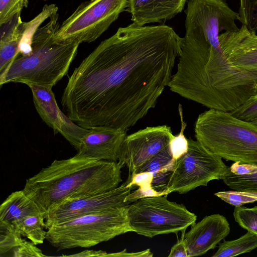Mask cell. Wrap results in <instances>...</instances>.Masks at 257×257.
Here are the masks:
<instances>
[{"label":"cell","mask_w":257,"mask_h":257,"mask_svg":"<svg viewBox=\"0 0 257 257\" xmlns=\"http://www.w3.org/2000/svg\"><path fill=\"white\" fill-rule=\"evenodd\" d=\"M180 38L164 25L119 28L69 77L61 97L67 116L85 129L126 132L155 107L168 86Z\"/></svg>","instance_id":"obj_1"},{"label":"cell","mask_w":257,"mask_h":257,"mask_svg":"<svg viewBox=\"0 0 257 257\" xmlns=\"http://www.w3.org/2000/svg\"><path fill=\"white\" fill-rule=\"evenodd\" d=\"M122 168L118 162L75 155L66 159L55 160L27 179L23 190L45 214L65 200L117 187L122 181Z\"/></svg>","instance_id":"obj_2"},{"label":"cell","mask_w":257,"mask_h":257,"mask_svg":"<svg viewBox=\"0 0 257 257\" xmlns=\"http://www.w3.org/2000/svg\"><path fill=\"white\" fill-rule=\"evenodd\" d=\"M59 27L56 12L34 33L31 52L17 57L0 75L1 86L14 82L53 87L67 74L80 43L57 38Z\"/></svg>","instance_id":"obj_3"},{"label":"cell","mask_w":257,"mask_h":257,"mask_svg":"<svg viewBox=\"0 0 257 257\" xmlns=\"http://www.w3.org/2000/svg\"><path fill=\"white\" fill-rule=\"evenodd\" d=\"M196 140L226 161L257 165V125L229 111L209 109L198 116Z\"/></svg>","instance_id":"obj_4"},{"label":"cell","mask_w":257,"mask_h":257,"mask_svg":"<svg viewBox=\"0 0 257 257\" xmlns=\"http://www.w3.org/2000/svg\"><path fill=\"white\" fill-rule=\"evenodd\" d=\"M128 206L52 225L47 229L46 239L58 250L88 248L133 232L127 218Z\"/></svg>","instance_id":"obj_5"},{"label":"cell","mask_w":257,"mask_h":257,"mask_svg":"<svg viewBox=\"0 0 257 257\" xmlns=\"http://www.w3.org/2000/svg\"><path fill=\"white\" fill-rule=\"evenodd\" d=\"M166 196L145 197L128 205L127 218L133 232L152 238L184 232L196 222V214Z\"/></svg>","instance_id":"obj_6"},{"label":"cell","mask_w":257,"mask_h":257,"mask_svg":"<svg viewBox=\"0 0 257 257\" xmlns=\"http://www.w3.org/2000/svg\"><path fill=\"white\" fill-rule=\"evenodd\" d=\"M129 0H89L81 3L56 33L62 40L90 43L98 39L128 7Z\"/></svg>","instance_id":"obj_7"},{"label":"cell","mask_w":257,"mask_h":257,"mask_svg":"<svg viewBox=\"0 0 257 257\" xmlns=\"http://www.w3.org/2000/svg\"><path fill=\"white\" fill-rule=\"evenodd\" d=\"M187 152L175 161L167 187V195L185 194L212 180H220L227 166L197 140L188 139Z\"/></svg>","instance_id":"obj_8"},{"label":"cell","mask_w":257,"mask_h":257,"mask_svg":"<svg viewBox=\"0 0 257 257\" xmlns=\"http://www.w3.org/2000/svg\"><path fill=\"white\" fill-rule=\"evenodd\" d=\"M126 182L102 193L66 200L51 207L44 214L45 228L81 216L115 210L129 205L125 202L132 187Z\"/></svg>","instance_id":"obj_9"},{"label":"cell","mask_w":257,"mask_h":257,"mask_svg":"<svg viewBox=\"0 0 257 257\" xmlns=\"http://www.w3.org/2000/svg\"><path fill=\"white\" fill-rule=\"evenodd\" d=\"M167 125L147 127L126 135L121 144L118 163L128 169V176L167 147L174 137Z\"/></svg>","instance_id":"obj_10"},{"label":"cell","mask_w":257,"mask_h":257,"mask_svg":"<svg viewBox=\"0 0 257 257\" xmlns=\"http://www.w3.org/2000/svg\"><path fill=\"white\" fill-rule=\"evenodd\" d=\"M221 47L231 64L257 93V35L245 26L219 36Z\"/></svg>","instance_id":"obj_11"},{"label":"cell","mask_w":257,"mask_h":257,"mask_svg":"<svg viewBox=\"0 0 257 257\" xmlns=\"http://www.w3.org/2000/svg\"><path fill=\"white\" fill-rule=\"evenodd\" d=\"M30 88L35 108L42 120L54 134L60 133L76 150L81 139L89 130L84 128L72 121L60 109L52 86L34 84Z\"/></svg>","instance_id":"obj_12"},{"label":"cell","mask_w":257,"mask_h":257,"mask_svg":"<svg viewBox=\"0 0 257 257\" xmlns=\"http://www.w3.org/2000/svg\"><path fill=\"white\" fill-rule=\"evenodd\" d=\"M230 232L227 219L219 214L204 217L191 225L182 237L188 257L200 256L214 249Z\"/></svg>","instance_id":"obj_13"},{"label":"cell","mask_w":257,"mask_h":257,"mask_svg":"<svg viewBox=\"0 0 257 257\" xmlns=\"http://www.w3.org/2000/svg\"><path fill=\"white\" fill-rule=\"evenodd\" d=\"M126 133L111 127L90 129L81 139L76 155L98 160L117 162Z\"/></svg>","instance_id":"obj_14"},{"label":"cell","mask_w":257,"mask_h":257,"mask_svg":"<svg viewBox=\"0 0 257 257\" xmlns=\"http://www.w3.org/2000/svg\"><path fill=\"white\" fill-rule=\"evenodd\" d=\"M186 0H129L128 11L136 27L170 20L184 8Z\"/></svg>","instance_id":"obj_15"},{"label":"cell","mask_w":257,"mask_h":257,"mask_svg":"<svg viewBox=\"0 0 257 257\" xmlns=\"http://www.w3.org/2000/svg\"><path fill=\"white\" fill-rule=\"evenodd\" d=\"M24 22L21 14L1 26L0 75L19 55V46L23 37Z\"/></svg>","instance_id":"obj_16"},{"label":"cell","mask_w":257,"mask_h":257,"mask_svg":"<svg viewBox=\"0 0 257 257\" xmlns=\"http://www.w3.org/2000/svg\"><path fill=\"white\" fill-rule=\"evenodd\" d=\"M41 213L37 204L23 190L16 191L9 195L1 205L0 222L16 229L25 218Z\"/></svg>","instance_id":"obj_17"},{"label":"cell","mask_w":257,"mask_h":257,"mask_svg":"<svg viewBox=\"0 0 257 257\" xmlns=\"http://www.w3.org/2000/svg\"><path fill=\"white\" fill-rule=\"evenodd\" d=\"M257 248V234L247 231L234 240L219 243L218 249L212 257H231L249 252Z\"/></svg>","instance_id":"obj_18"},{"label":"cell","mask_w":257,"mask_h":257,"mask_svg":"<svg viewBox=\"0 0 257 257\" xmlns=\"http://www.w3.org/2000/svg\"><path fill=\"white\" fill-rule=\"evenodd\" d=\"M153 176L154 174L151 172H142L128 176L125 181L126 187L133 188L137 186L139 189L130 193L126 197L125 202L130 204L143 198L164 195L153 188L152 183Z\"/></svg>","instance_id":"obj_19"},{"label":"cell","mask_w":257,"mask_h":257,"mask_svg":"<svg viewBox=\"0 0 257 257\" xmlns=\"http://www.w3.org/2000/svg\"><path fill=\"white\" fill-rule=\"evenodd\" d=\"M44 228H46L44 214L41 213L25 218L16 229L22 236L38 245L42 244L46 239V231Z\"/></svg>","instance_id":"obj_20"},{"label":"cell","mask_w":257,"mask_h":257,"mask_svg":"<svg viewBox=\"0 0 257 257\" xmlns=\"http://www.w3.org/2000/svg\"><path fill=\"white\" fill-rule=\"evenodd\" d=\"M57 11L58 8L55 5H46L36 18L29 22L24 23L23 37L19 46V54L24 55L31 52L32 39L34 33L43 22Z\"/></svg>","instance_id":"obj_21"},{"label":"cell","mask_w":257,"mask_h":257,"mask_svg":"<svg viewBox=\"0 0 257 257\" xmlns=\"http://www.w3.org/2000/svg\"><path fill=\"white\" fill-rule=\"evenodd\" d=\"M221 180L232 190L257 192V172L251 175H237L227 166Z\"/></svg>","instance_id":"obj_22"},{"label":"cell","mask_w":257,"mask_h":257,"mask_svg":"<svg viewBox=\"0 0 257 257\" xmlns=\"http://www.w3.org/2000/svg\"><path fill=\"white\" fill-rule=\"evenodd\" d=\"M13 226L0 222V256H6L24 239Z\"/></svg>","instance_id":"obj_23"},{"label":"cell","mask_w":257,"mask_h":257,"mask_svg":"<svg viewBox=\"0 0 257 257\" xmlns=\"http://www.w3.org/2000/svg\"><path fill=\"white\" fill-rule=\"evenodd\" d=\"M233 215L241 227L257 234V206L251 208L236 206Z\"/></svg>","instance_id":"obj_24"},{"label":"cell","mask_w":257,"mask_h":257,"mask_svg":"<svg viewBox=\"0 0 257 257\" xmlns=\"http://www.w3.org/2000/svg\"><path fill=\"white\" fill-rule=\"evenodd\" d=\"M239 21L250 32L257 31V0H240Z\"/></svg>","instance_id":"obj_25"},{"label":"cell","mask_w":257,"mask_h":257,"mask_svg":"<svg viewBox=\"0 0 257 257\" xmlns=\"http://www.w3.org/2000/svg\"><path fill=\"white\" fill-rule=\"evenodd\" d=\"M214 195L224 202L232 206H241L243 205L257 201V192L229 190L219 191Z\"/></svg>","instance_id":"obj_26"},{"label":"cell","mask_w":257,"mask_h":257,"mask_svg":"<svg viewBox=\"0 0 257 257\" xmlns=\"http://www.w3.org/2000/svg\"><path fill=\"white\" fill-rule=\"evenodd\" d=\"M178 111L181 120V130L179 134L174 136L169 144V147L172 156V159L176 161L184 155L188 149V140L184 135V130L186 123L184 121L182 106L179 104Z\"/></svg>","instance_id":"obj_27"},{"label":"cell","mask_w":257,"mask_h":257,"mask_svg":"<svg viewBox=\"0 0 257 257\" xmlns=\"http://www.w3.org/2000/svg\"><path fill=\"white\" fill-rule=\"evenodd\" d=\"M172 159V156L169 145L145 162L134 174L142 172H151L155 174L160 169L167 165Z\"/></svg>","instance_id":"obj_28"},{"label":"cell","mask_w":257,"mask_h":257,"mask_svg":"<svg viewBox=\"0 0 257 257\" xmlns=\"http://www.w3.org/2000/svg\"><path fill=\"white\" fill-rule=\"evenodd\" d=\"M28 5V0H0V26L21 14Z\"/></svg>","instance_id":"obj_29"},{"label":"cell","mask_w":257,"mask_h":257,"mask_svg":"<svg viewBox=\"0 0 257 257\" xmlns=\"http://www.w3.org/2000/svg\"><path fill=\"white\" fill-rule=\"evenodd\" d=\"M175 161L173 159L166 165L154 174L152 183L153 188L164 195H167V187L170 176L172 173Z\"/></svg>","instance_id":"obj_30"},{"label":"cell","mask_w":257,"mask_h":257,"mask_svg":"<svg viewBox=\"0 0 257 257\" xmlns=\"http://www.w3.org/2000/svg\"><path fill=\"white\" fill-rule=\"evenodd\" d=\"M9 253H10L9 256L15 257L46 256L33 242L25 240H24L19 245L13 248Z\"/></svg>","instance_id":"obj_31"},{"label":"cell","mask_w":257,"mask_h":257,"mask_svg":"<svg viewBox=\"0 0 257 257\" xmlns=\"http://www.w3.org/2000/svg\"><path fill=\"white\" fill-rule=\"evenodd\" d=\"M229 169L232 173L237 175H251L257 172V165L239 162H234L229 167Z\"/></svg>","instance_id":"obj_32"},{"label":"cell","mask_w":257,"mask_h":257,"mask_svg":"<svg viewBox=\"0 0 257 257\" xmlns=\"http://www.w3.org/2000/svg\"><path fill=\"white\" fill-rule=\"evenodd\" d=\"M169 257H188L183 238L178 240L171 248Z\"/></svg>","instance_id":"obj_33"},{"label":"cell","mask_w":257,"mask_h":257,"mask_svg":"<svg viewBox=\"0 0 257 257\" xmlns=\"http://www.w3.org/2000/svg\"><path fill=\"white\" fill-rule=\"evenodd\" d=\"M153 254L149 248L136 252H127L126 249L114 253H107L105 256L152 257Z\"/></svg>","instance_id":"obj_34"},{"label":"cell","mask_w":257,"mask_h":257,"mask_svg":"<svg viewBox=\"0 0 257 257\" xmlns=\"http://www.w3.org/2000/svg\"><path fill=\"white\" fill-rule=\"evenodd\" d=\"M107 252L102 250H84L80 252L71 255H63L65 256H79V257H89V256H105Z\"/></svg>","instance_id":"obj_35"},{"label":"cell","mask_w":257,"mask_h":257,"mask_svg":"<svg viewBox=\"0 0 257 257\" xmlns=\"http://www.w3.org/2000/svg\"><path fill=\"white\" fill-rule=\"evenodd\" d=\"M253 124H255V125H257V123H253Z\"/></svg>","instance_id":"obj_36"}]
</instances>
